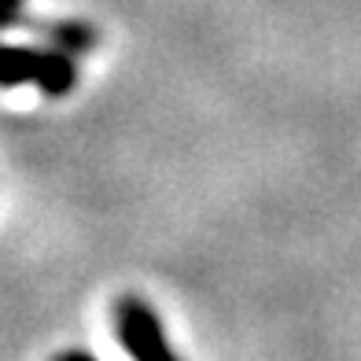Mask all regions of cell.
I'll list each match as a JSON object with an SVG mask.
<instances>
[{
    "mask_svg": "<svg viewBox=\"0 0 361 361\" xmlns=\"http://www.w3.org/2000/svg\"><path fill=\"white\" fill-rule=\"evenodd\" d=\"M44 34L48 41H52L56 48H63V52H89V48L96 44V34L89 26H81V23H56V26H44Z\"/></svg>",
    "mask_w": 361,
    "mask_h": 361,
    "instance_id": "obj_3",
    "label": "cell"
},
{
    "mask_svg": "<svg viewBox=\"0 0 361 361\" xmlns=\"http://www.w3.org/2000/svg\"><path fill=\"white\" fill-rule=\"evenodd\" d=\"M78 81V67L63 48H26V44H0V89L37 85L41 96L59 100Z\"/></svg>",
    "mask_w": 361,
    "mask_h": 361,
    "instance_id": "obj_1",
    "label": "cell"
},
{
    "mask_svg": "<svg viewBox=\"0 0 361 361\" xmlns=\"http://www.w3.org/2000/svg\"><path fill=\"white\" fill-rule=\"evenodd\" d=\"M52 361H96V357H92L89 350H74V347H71V350H59Z\"/></svg>",
    "mask_w": 361,
    "mask_h": 361,
    "instance_id": "obj_5",
    "label": "cell"
},
{
    "mask_svg": "<svg viewBox=\"0 0 361 361\" xmlns=\"http://www.w3.org/2000/svg\"><path fill=\"white\" fill-rule=\"evenodd\" d=\"M23 4L26 0H0V30H8L23 19Z\"/></svg>",
    "mask_w": 361,
    "mask_h": 361,
    "instance_id": "obj_4",
    "label": "cell"
},
{
    "mask_svg": "<svg viewBox=\"0 0 361 361\" xmlns=\"http://www.w3.org/2000/svg\"><path fill=\"white\" fill-rule=\"evenodd\" d=\"M114 336L133 361H180L162 332L159 314L140 295H122L114 302Z\"/></svg>",
    "mask_w": 361,
    "mask_h": 361,
    "instance_id": "obj_2",
    "label": "cell"
}]
</instances>
